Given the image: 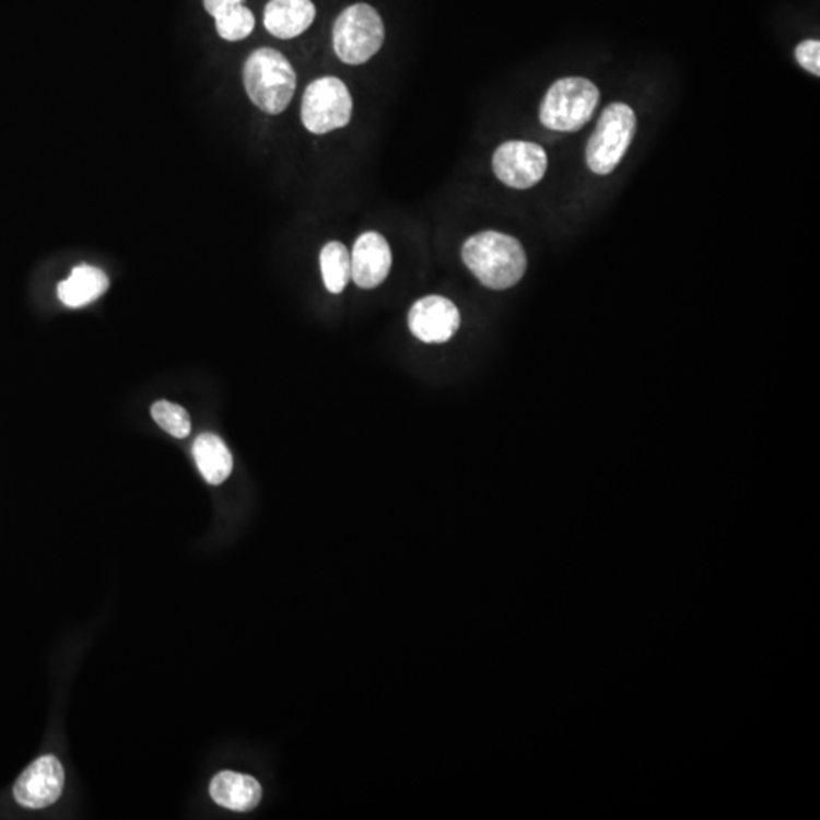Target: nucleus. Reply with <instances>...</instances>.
Here are the masks:
<instances>
[{
    "label": "nucleus",
    "mask_w": 820,
    "mask_h": 820,
    "mask_svg": "<svg viewBox=\"0 0 820 820\" xmlns=\"http://www.w3.org/2000/svg\"><path fill=\"white\" fill-rule=\"evenodd\" d=\"M462 259L483 286L503 291L513 288L525 276V249L515 237L499 232H483L465 242Z\"/></svg>",
    "instance_id": "1"
},
{
    "label": "nucleus",
    "mask_w": 820,
    "mask_h": 820,
    "mask_svg": "<svg viewBox=\"0 0 820 820\" xmlns=\"http://www.w3.org/2000/svg\"><path fill=\"white\" fill-rule=\"evenodd\" d=\"M244 84L256 107L277 116L288 108L295 95L296 73L279 50L260 48L246 58Z\"/></svg>",
    "instance_id": "2"
},
{
    "label": "nucleus",
    "mask_w": 820,
    "mask_h": 820,
    "mask_svg": "<svg viewBox=\"0 0 820 820\" xmlns=\"http://www.w3.org/2000/svg\"><path fill=\"white\" fill-rule=\"evenodd\" d=\"M600 92L585 78H562L546 93L540 107V120L553 131L581 130L595 115Z\"/></svg>",
    "instance_id": "3"
},
{
    "label": "nucleus",
    "mask_w": 820,
    "mask_h": 820,
    "mask_svg": "<svg viewBox=\"0 0 820 820\" xmlns=\"http://www.w3.org/2000/svg\"><path fill=\"white\" fill-rule=\"evenodd\" d=\"M385 26L380 14L366 3L345 8L333 26V49L339 60L350 66L363 65L380 50Z\"/></svg>",
    "instance_id": "4"
},
{
    "label": "nucleus",
    "mask_w": 820,
    "mask_h": 820,
    "mask_svg": "<svg viewBox=\"0 0 820 820\" xmlns=\"http://www.w3.org/2000/svg\"><path fill=\"white\" fill-rule=\"evenodd\" d=\"M636 130L634 109L626 104L609 105L587 144V163L597 175H608L619 166Z\"/></svg>",
    "instance_id": "5"
},
{
    "label": "nucleus",
    "mask_w": 820,
    "mask_h": 820,
    "mask_svg": "<svg viewBox=\"0 0 820 820\" xmlns=\"http://www.w3.org/2000/svg\"><path fill=\"white\" fill-rule=\"evenodd\" d=\"M353 113L350 90L339 78L324 77L308 84L301 104V120L314 134L345 127Z\"/></svg>",
    "instance_id": "6"
},
{
    "label": "nucleus",
    "mask_w": 820,
    "mask_h": 820,
    "mask_svg": "<svg viewBox=\"0 0 820 820\" xmlns=\"http://www.w3.org/2000/svg\"><path fill=\"white\" fill-rule=\"evenodd\" d=\"M546 151L532 142L511 140L500 144L492 157V169L503 185L513 189H530L541 181L547 171Z\"/></svg>",
    "instance_id": "7"
},
{
    "label": "nucleus",
    "mask_w": 820,
    "mask_h": 820,
    "mask_svg": "<svg viewBox=\"0 0 820 820\" xmlns=\"http://www.w3.org/2000/svg\"><path fill=\"white\" fill-rule=\"evenodd\" d=\"M65 769L54 755L40 757L19 776L14 798L22 807L45 808L60 799L65 788Z\"/></svg>",
    "instance_id": "8"
},
{
    "label": "nucleus",
    "mask_w": 820,
    "mask_h": 820,
    "mask_svg": "<svg viewBox=\"0 0 820 820\" xmlns=\"http://www.w3.org/2000/svg\"><path fill=\"white\" fill-rule=\"evenodd\" d=\"M459 326L458 307L444 296L432 295L418 300L409 312L410 331L425 343L450 341Z\"/></svg>",
    "instance_id": "9"
},
{
    "label": "nucleus",
    "mask_w": 820,
    "mask_h": 820,
    "mask_svg": "<svg viewBox=\"0 0 820 820\" xmlns=\"http://www.w3.org/2000/svg\"><path fill=\"white\" fill-rule=\"evenodd\" d=\"M393 265L388 241L376 232L363 233L351 253V279L362 289L380 286Z\"/></svg>",
    "instance_id": "10"
},
{
    "label": "nucleus",
    "mask_w": 820,
    "mask_h": 820,
    "mask_svg": "<svg viewBox=\"0 0 820 820\" xmlns=\"http://www.w3.org/2000/svg\"><path fill=\"white\" fill-rule=\"evenodd\" d=\"M315 17L312 0H271L265 8L263 23L273 37L289 40L306 33Z\"/></svg>",
    "instance_id": "11"
},
{
    "label": "nucleus",
    "mask_w": 820,
    "mask_h": 820,
    "mask_svg": "<svg viewBox=\"0 0 820 820\" xmlns=\"http://www.w3.org/2000/svg\"><path fill=\"white\" fill-rule=\"evenodd\" d=\"M210 795L218 806L245 813L259 806L261 786L253 776L226 771L214 776L210 784Z\"/></svg>",
    "instance_id": "12"
},
{
    "label": "nucleus",
    "mask_w": 820,
    "mask_h": 820,
    "mask_svg": "<svg viewBox=\"0 0 820 820\" xmlns=\"http://www.w3.org/2000/svg\"><path fill=\"white\" fill-rule=\"evenodd\" d=\"M109 281L104 271L90 265L73 268L68 280L58 284V298L68 307H84L108 291Z\"/></svg>",
    "instance_id": "13"
},
{
    "label": "nucleus",
    "mask_w": 820,
    "mask_h": 820,
    "mask_svg": "<svg viewBox=\"0 0 820 820\" xmlns=\"http://www.w3.org/2000/svg\"><path fill=\"white\" fill-rule=\"evenodd\" d=\"M194 458L202 478L210 485H221L233 471V456L224 441L213 433H202L194 444Z\"/></svg>",
    "instance_id": "14"
},
{
    "label": "nucleus",
    "mask_w": 820,
    "mask_h": 820,
    "mask_svg": "<svg viewBox=\"0 0 820 820\" xmlns=\"http://www.w3.org/2000/svg\"><path fill=\"white\" fill-rule=\"evenodd\" d=\"M324 284L331 294H341L351 280V256L341 242H328L321 251Z\"/></svg>",
    "instance_id": "15"
},
{
    "label": "nucleus",
    "mask_w": 820,
    "mask_h": 820,
    "mask_svg": "<svg viewBox=\"0 0 820 820\" xmlns=\"http://www.w3.org/2000/svg\"><path fill=\"white\" fill-rule=\"evenodd\" d=\"M214 19L219 37L226 42H241L253 33L256 19L249 8L237 5L218 14Z\"/></svg>",
    "instance_id": "16"
},
{
    "label": "nucleus",
    "mask_w": 820,
    "mask_h": 820,
    "mask_svg": "<svg viewBox=\"0 0 820 820\" xmlns=\"http://www.w3.org/2000/svg\"><path fill=\"white\" fill-rule=\"evenodd\" d=\"M151 415L155 423L169 433L171 436L185 440L190 435L191 423L189 413L179 405L171 403L167 400H160L152 406Z\"/></svg>",
    "instance_id": "17"
},
{
    "label": "nucleus",
    "mask_w": 820,
    "mask_h": 820,
    "mask_svg": "<svg viewBox=\"0 0 820 820\" xmlns=\"http://www.w3.org/2000/svg\"><path fill=\"white\" fill-rule=\"evenodd\" d=\"M795 55L796 60L804 69L816 77L820 75V43L818 40L799 43Z\"/></svg>",
    "instance_id": "18"
},
{
    "label": "nucleus",
    "mask_w": 820,
    "mask_h": 820,
    "mask_svg": "<svg viewBox=\"0 0 820 820\" xmlns=\"http://www.w3.org/2000/svg\"><path fill=\"white\" fill-rule=\"evenodd\" d=\"M245 0H204V8L207 13L216 17L218 14L224 13L226 10L237 5H244Z\"/></svg>",
    "instance_id": "19"
}]
</instances>
